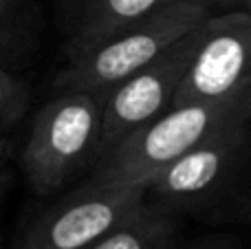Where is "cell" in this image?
<instances>
[{"label": "cell", "instance_id": "10", "mask_svg": "<svg viewBox=\"0 0 251 249\" xmlns=\"http://www.w3.org/2000/svg\"><path fill=\"white\" fill-rule=\"evenodd\" d=\"M26 91L13 75L0 69V135L16 124V119L25 113Z\"/></svg>", "mask_w": 251, "mask_h": 249}, {"label": "cell", "instance_id": "8", "mask_svg": "<svg viewBox=\"0 0 251 249\" xmlns=\"http://www.w3.org/2000/svg\"><path fill=\"white\" fill-rule=\"evenodd\" d=\"M172 0H64L69 44L91 42Z\"/></svg>", "mask_w": 251, "mask_h": 249}, {"label": "cell", "instance_id": "3", "mask_svg": "<svg viewBox=\"0 0 251 249\" xmlns=\"http://www.w3.org/2000/svg\"><path fill=\"white\" fill-rule=\"evenodd\" d=\"M101 95L64 91L38 113L22 150V170L38 194L60 190L100 152Z\"/></svg>", "mask_w": 251, "mask_h": 249}, {"label": "cell", "instance_id": "14", "mask_svg": "<svg viewBox=\"0 0 251 249\" xmlns=\"http://www.w3.org/2000/svg\"><path fill=\"white\" fill-rule=\"evenodd\" d=\"M4 190H7V172L0 166V205H2V199H4Z\"/></svg>", "mask_w": 251, "mask_h": 249}, {"label": "cell", "instance_id": "7", "mask_svg": "<svg viewBox=\"0 0 251 249\" xmlns=\"http://www.w3.org/2000/svg\"><path fill=\"white\" fill-rule=\"evenodd\" d=\"M251 16L249 11L212 13L201 22L190 64L174 104L225 100L251 86Z\"/></svg>", "mask_w": 251, "mask_h": 249}, {"label": "cell", "instance_id": "11", "mask_svg": "<svg viewBox=\"0 0 251 249\" xmlns=\"http://www.w3.org/2000/svg\"><path fill=\"white\" fill-rule=\"evenodd\" d=\"M29 0H0V44L11 35V31L22 20Z\"/></svg>", "mask_w": 251, "mask_h": 249}, {"label": "cell", "instance_id": "1", "mask_svg": "<svg viewBox=\"0 0 251 249\" xmlns=\"http://www.w3.org/2000/svg\"><path fill=\"white\" fill-rule=\"evenodd\" d=\"M209 16L212 13L201 4L172 0L101 38L71 47L69 66L60 75V88L104 95Z\"/></svg>", "mask_w": 251, "mask_h": 249}, {"label": "cell", "instance_id": "6", "mask_svg": "<svg viewBox=\"0 0 251 249\" xmlns=\"http://www.w3.org/2000/svg\"><path fill=\"white\" fill-rule=\"evenodd\" d=\"M201 26V25H199ZM199 26L168 47L159 57L117 82L101 95V128L97 161L128 135L150 124L172 106L196 44Z\"/></svg>", "mask_w": 251, "mask_h": 249}, {"label": "cell", "instance_id": "13", "mask_svg": "<svg viewBox=\"0 0 251 249\" xmlns=\"http://www.w3.org/2000/svg\"><path fill=\"white\" fill-rule=\"evenodd\" d=\"M185 249H238V245L231 241H209V243H201V245H192Z\"/></svg>", "mask_w": 251, "mask_h": 249}, {"label": "cell", "instance_id": "5", "mask_svg": "<svg viewBox=\"0 0 251 249\" xmlns=\"http://www.w3.org/2000/svg\"><path fill=\"white\" fill-rule=\"evenodd\" d=\"M146 203V188L95 174L33 221L22 249H84Z\"/></svg>", "mask_w": 251, "mask_h": 249}, {"label": "cell", "instance_id": "12", "mask_svg": "<svg viewBox=\"0 0 251 249\" xmlns=\"http://www.w3.org/2000/svg\"><path fill=\"white\" fill-rule=\"evenodd\" d=\"M187 2L201 4L209 13H212V9H221V13L223 11H249V0H187Z\"/></svg>", "mask_w": 251, "mask_h": 249}, {"label": "cell", "instance_id": "2", "mask_svg": "<svg viewBox=\"0 0 251 249\" xmlns=\"http://www.w3.org/2000/svg\"><path fill=\"white\" fill-rule=\"evenodd\" d=\"M245 106H251V86L225 100L170 106L165 113L128 135L104 159H100L97 174L148 188L165 166L201 144L209 132Z\"/></svg>", "mask_w": 251, "mask_h": 249}, {"label": "cell", "instance_id": "9", "mask_svg": "<svg viewBox=\"0 0 251 249\" xmlns=\"http://www.w3.org/2000/svg\"><path fill=\"white\" fill-rule=\"evenodd\" d=\"M176 236L174 212L146 201L124 223L84 249H172Z\"/></svg>", "mask_w": 251, "mask_h": 249}, {"label": "cell", "instance_id": "4", "mask_svg": "<svg viewBox=\"0 0 251 249\" xmlns=\"http://www.w3.org/2000/svg\"><path fill=\"white\" fill-rule=\"evenodd\" d=\"M251 106L234 113L201 144L165 166L148 183L146 197L170 212L196 210L234 179L247 154Z\"/></svg>", "mask_w": 251, "mask_h": 249}]
</instances>
